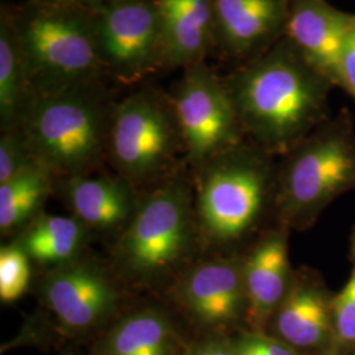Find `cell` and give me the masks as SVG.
<instances>
[{
  "label": "cell",
  "mask_w": 355,
  "mask_h": 355,
  "mask_svg": "<svg viewBox=\"0 0 355 355\" xmlns=\"http://www.w3.org/2000/svg\"><path fill=\"white\" fill-rule=\"evenodd\" d=\"M104 71L124 83L164 66V45L155 0L105 1L94 11Z\"/></svg>",
  "instance_id": "obj_9"
},
{
  "label": "cell",
  "mask_w": 355,
  "mask_h": 355,
  "mask_svg": "<svg viewBox=\"0 0 355 355\" xmlns=\"http://www.w3.org/2000/svg\"><path fill=\"white\" fill-rule=\"evenodd\" d=\"M35 96L98 82L104 71L94 11L41 0L12 16Z\"/></svg>",
  "instance_id": "obj_5"
},
{
  "label": "cell",
  "mask_w": 355,
  "mask_h": 355,
  "mask_svg": "<svg viewBox=\"0 0 355 355\" xmlns=\"http://www.w3.org/2000/svg\"><path fill=\"white\" fill-rule=\"evenodd\" d=\"M54 178L46 167L35 164L17 177L0 184V232L15 236L37 216L54 189Z\"/></svg>",
  "instance_id": "obj_21"
},
{
  "label": "cell",
  "mask_w": 355,
  "mask_h": 355,
  "mask_svg": "<svg viewBox=\"0 0 355 355\" xmlns=\"http://www.w3.org/2000/svg\"><path fill=\"white\" fill-rule=\"evenodd\" d=\"M114 105L98 82L35 96L20 129L55 178L89 175L108 155Z\"/></svg>",
  "instance_id": "obj_4"
},
{
  "label": "cell",
  "mask_w": 355,
  "mask_h": 355,
  "mask_svg": "<svg viewBox=\"0 0 355 355\" xmlns=\"http://www.w3.org/2000/svg\"><path fill=\"white\" fill-rule=\"evenodd\" d=\"M38 164L20 128L1 132L0 137V184L17 177Z\"/></svg>",
  "instance_id": "obj_24"
},
{
  "label": "cell",
  "mask_w": 355,
  "mask_h": 355,
  "mask_svg": "<svg viewBox=\"0 0 355 355\" xmlns=\"http://www.w3.org/2000/svg\"><path fill=\"white\" fill-rule=\"evenodd\" d=\"M164 45V66L203 64L216 46L214 0H155Z\"/></svg>",
  "instance_id": "obj_17"
},
{
  "label": "cell",
  "mask_w": 355,
  "mask_h": 355,
  "mask_svg": "<svg viewBox=\"0 0 355 355\" xmlns=\"http://www.w3.org/2000/svg\"><path fill=\"white\" fill-rule=\"evenodd\" d=\"M340 89H345L355 101V16L343 38L340 53Z\"/></svg>",
  "instance_id": "obj_26"
},
{
  "label": "cell",
  "mask_w": 355,
  "mask_h": 355,
  "mask_svg": "<svg viewBox=\"0 0 355 355\" xmlns=\"http://www.w3.org/2000/svg\"><path fill=\"white\" fill-rule=\"evenodd\" d=\"M64 200L71 216L91 232H117L135 215L141 196L124 178L80 177L62 179Z\"/></svg>",
  "instance_id": "obj_16"
},
{
  "label": "cell",
  "mask_w": 355,
  "mask_h": 355,
  "mask_svg": "<svg viewBox=\"0 0 355 355\" xmlns=\"http://www.w3.org/2000/svg\"><path fill=\"white\" fill-rule=\"evenodd\" d=\"M216 46L250 60L284 36L290 0H214Z\"/></svg>",
  "instance_id": "obj_14"
},
{
  "label": "cell",
  "mask_w": 355,
  "mask_h": 355,
  "mask_svg": "<svg viewBox=\"0 0 355 355\" xmlns=\"http://www.w3.org/2000/svg\"><path fill=\"white\" fill-rule=\"evenodd\" d=\"M295 271L288 257V229L265 232L246 255H242V277L248 299L245 321L250 330L262 331L291 288Z\"/></svg>",
  "instance_id": "obj_13"
},
{
  "label": "cell",
  "mask_w": 355,
  "mask_h": 355,
  "mask_svg": "<svg viewBox=\"0 0 355 355\" xmlns=\"http://www.w3.org/2000/svg\"><path fill=\"white\" fill-rule=\"evenodd\" d=\"M199 245L193 187L177 173L141 196L135 215L114 241V274L139 287L173 282Z\"/></svg>",
  "instance_id": "obj_2"
},
{
  "label": "cell",
  "mask_w": 355,
  "mask_h": 355,
  "mask_svg": "<svg viewBox=\"0 0 355 355\" xmlns=\"http://www.w3.org/2000/svg\"><path fill=\"white\" fill-rule=\"evenodd\" d=\"M353 355H355V354H353Z\"/></svg>",
  "instance_id": "obj_30"
},
{
  "label": "cell",
  "mask_w": 355,
  "mask_h": 355,
  "mask_svg": "<svg viewBox=\"0 0 355 355\" xmlns=\"http://www.w3.org/2000/svg\"><path fill=\"white\" fill-rule=\"evenodd\" d=\"M236 355H303L288 343L262 331H246L230 340Z\"/></svg>",
  "instance_id": "obj_25"
},
{
  "label": "cell",
  "mask_w": 355,
  "mask_h": 355,
  "mask_svg": "<svg viewBox=\"0 0 355 355\" xmlns=\"http://www.w3.org/2000/svg\"><path fill=\"white\" fill-rule=\"evenodd\" d=\"M92 232L73 216L41 214L13 236L33 263L46 267L64 266L74 262L87 249Z\"/></svg>",
  "instance_id": "obj_18"
},
{
  "label": "cell",
  "mask_w": 355,
  "mask_h": 355,
  "mask_svg": "<svg viewBox=\"0 0 355 355\" xmlns=\"http://www.w3.org/2000/svg\"><path fill=\"white\" fill-rule=\"evenodd\" d=\"M105 1H130V0H105Z\"/></svg>",
  "instance_id": "obj_29"
},
{
  "label": "cell",
  "mask_w": 355,
  "mask_h": 355,
  "mask_svg": "<svg viewBox=\"0 0 355 355\" xmlns=\"http://www.w3.org/2000/svg\"><path fill=\"white\" fill-rule=\"evenodd\" d=\"M175 325L164 309L145 306L117 320L98 346L99 355H177Z\"/></svg>",
  "instance_id": "obj_19"
},
{
  "label": "cell",
  "mask_w": 355,
  "mask_h": 355,
  "mask_svg": "<svg viewBox=\"0 0 355 355\" xmlns=\"http://www.w3.org/2000/svg\"><path fill=\"white\" fill-rule=\"evenodd\" d=\"M354 16L327 0H290L284 37L334 87H340V53Z\"/></svg>",
  "instance_id": "obj_15"
},
{
  "label": "cell",
  "mask_w": 355,
  "mask_h": 355,
  "mask_svg": "<svg viewBox=\"0 0 355 355\" xmlns=\"http://www.w3.org/2000/svg\"><path fill=\"white\" fill-rule=\"evenodd\" d=\"M170 101L193 170L245 142L225 80L204 62L184 69Z\"/></svg>",
  "instance_id": "obj_8"
},
{
  "label": "cell",
  "mask_w": 355,
  "mask_h": 355,
  "mask_svg": "<svg viewBox=\"0 0 355 355\" xmlns=\"http://www.w3.org/2000/svg\"><path fill=\"white\" fill-rule=\"evenodd\" d=\"M35 95L12 23V15L1 11L0 20V124L1 132L21 125Z\"/></svg>",
  "instance_id": "obj_20"
},
{
  "label": "cell",
  "mask_w": 355,
  "mask_h": 355,
  "mask_svg": "<svg viewBox=\"0 0 355 355\" xmlns=\"http://www.w3.org/2000/svg\"><path fill=\"white\" fill-rule=\"evenodd\" d=\"M270 158L243 142L195 170L200 245L225 252L258 228L270 200L275 202L277 175Z\"/></svg>",
  "instance_id": "obj_3"
},
{
  "label": "cell",
  "mask_w": 355,
  "mask_h": 355,
  "mask_svg": "<svg viewBox=\"0 0 355 355\" xmlns=\"http://www.w3.org/2000/svg\"><path fill=\"white\" fill-rule=\"evenodd\" d=\"M170 297L204 328L220 329L245 320L242 255H214L187 265L171 282Z\"/></svg>",
  "instance_id": "obj_11"
},
{
  "label": "cell",
  "mask_w": 355,
  "mask_h": 355,
  "mask_svg": "<svg viewBox=\"0 0 355 355\" xmlns=\"http://www.w3.org/2000/svg\"><path fill=\"white\" fill-rule=\"evenodd\" d=\"M37 290L41 303L71 334L99 328L119 311L123 300L114 274L86 254L46 270Z\"/></svg>",
  "instance_id": "obj_10"
},
{
  "label": "cell",
  "mask_w": 355,
  "mask_h": 355,
  "mask_svg": "<svg viewBox=\"0 0 355 355\" xmlns=\"http://www.w3.org/2000/svg\"><path fill=\"white\" fill-rule=\"evenodd\" d=\"M270 324L275 337L300 354L334 350L333 295L322 277L313 270H296L291 288Z\"/></svg>",
  "instance_id": "obj_12"
},
{
  "label": "cell",
  "mask_w": 355,
  "mask_h": 355,
  "mask_svg": "<svg viewBox=\"0 0 355 355\" xmlns=\"http://www.w3.org/2000/svg\"><path fill=\"white\" fill-rule=\"evenodd\" d=\"M51 1L85 8V10H89V11H96L105 3V0H51Z\"/></svg>",
  "instance_id": "obj_28"
},
{
  "label": "cell",
  "mask_w": 355,
  "mask_h": 355,
  "mask_svg": "<svg viewBox=\"0 0 355 355\" xmlns=\"http://www.w3.org/2000/svg\"><path fill=\"white\" fill-rule=\"evenodd\" d=\"M224 80L245 136L271 157L287 155L329 119L334 86L284 36Z\"/></svg>",
  "instance_id": "obj_1"
},
{
  "label": "cell",
  "mask_w": 355,
  "mask_h": 355,
  "mask_svg": "<svg viewBox=\"0 0 355 355\" xmlns=\"http://www.w3.org/2000/svg\"><path fill=\"white\" fill-rule=\"evenodd\" d=\"M355 190V130L350 117L328 119L284 155L277 175L280 225L305 230L343 193Z\"/></svg>",
  "instance_id": "obj_6"
},
{
  "label": "cell",
  "mask_w": 355,
  "mask_h": 355,
  "mask_svg": "<svg viewBox=\"0 0 355 355\" xmlns=\"http://www.w3.org/2000/svg\"><path fill=\"white\" fill-rule=\"evenodd\" d=\"M189 355H236L230 340L212 337L198 343L190 350Z\"/></svg>",
  "instance_id": "obj_27"
},
{
  "label": "cell",
  "mask_w": 355,
  "mask_h": 355,
  "mask_svg": "<svg viewBox=\"0 0 355 355\" xmlns=\"http://www.w3.org/2000/svg\"><path fill=\"white\" fill-rule=\"evenodd\" d=\"M32 261L16 243L10 242L0 249V300L13 303L31 286Z\"/></svg>",
  "instance_id": "obj_22"
},
{
  "label": "cell",
  "mask_w": 355,
  "mask_h": 355,
  "mask_svg": "<svg viewBox=\"0 0 355 355\" xmlns=\"http://www.w3.org/2000/svg\"><path fill=\"white\" fill-rule=\"evenodd\" d=\"M350 272L341 291L333 295L336 349L355 346V227L350 234Z\"/></svg>",
  "instance_id": "obj_23"
},
{
  "label": "cell",
  "mask_w": 355,
  "mask_h": 355,
  "mask_svg": "<svg viewBox=\"0 0 355 355\" xmlns=\"http://www.w3.org/2000/svg\"><path fill=\"white\" fill-rule=\"evenodd\" d=\"M184 145L171 101L140 89L116 104L108 136V157L119 177L133 186L173 177Z\"/></svg>",
  "instance_id": "obj_7"
}]
</instances>
